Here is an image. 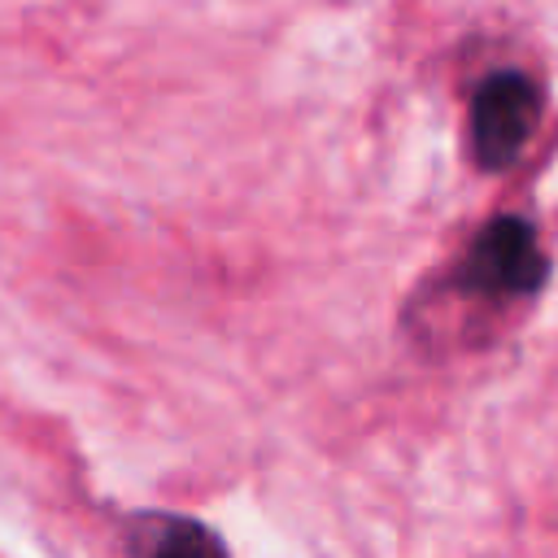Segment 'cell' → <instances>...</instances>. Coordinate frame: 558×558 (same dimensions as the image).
Wrapping results in <instances>:
<instances>
[{"label":"cell","mask_w":558,"mask_h":558,"mask_svg":"<svg viewBox=\"0 0 558 558\" xmlns=\"http://www.w3.org/2000/svg\"><path fill=\"white\" fill-rule=\"evenodd\" d=\"M536 118H541V92H536V83L527 74H519V70L488 74L475 87V100H471V148H475V161L484 170L510 166L523 153Z\"/></svg>","instance_id":"6da1fadb"},{"label":"cell","mask_w":558,"mask_h":558,"mask_svg":"<svg viewBox=\"0 0 558 558\" xmlns=\"http://www.w3.org/2000/svg\"><path fill=\"white\" fill-rule=\"evenodd\" d=\"M545 270L549 266H545V253H541L532 222L497 218L471 240L458 279L484 296H527L545 283Z\"/></svg>","instance_id":"7a4b0ae2"},{"label":"cell","mask_w":558,"mask_h":558,"mask_svg":"<svg viewBox=\"0 0 558 558\" xmlns=\"http://www.w3.org/2000/svg\"><path fill=\"white\" fill-rule=\"evenodd\" d=\"M140 558H227V549L196 519H148L140 532Z\"/></svg>","instance_id":"3957f363"}]
</instances>
